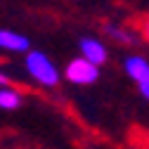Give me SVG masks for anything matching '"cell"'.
Wrapping results in <instances>:
<instances>
[{"mask_svg": "<svg viewBox=\"0 0 149 149\" xmlns=\"http://www.w3.org/2000/svg\"><path fill=\"white\" fill-rule=\"evenodd\" d=\"M81 54L85 59H90L92 64H97V66H102L107 62V57H109L104 43L97 40V38H81Z\"/></svg>", "mask_w": 149, "mask_h": 149, "instance_id": "obj_4", "label": "cell"}, {"mask_svg": "<svg viewBox=\"0 0 149 149\" xmlns=\"http://www.w3.org/2000/svg\"><path fill=\"white\" fill-rule=\"evenodd\" d=\"M10 83V78H7V73H3V71H0V85H7Z\"/></svg>", "mask_w": 149, "mask_h": 149, "instance_id": "obj_9", "label": "cell"}, {"mask_svg": "<svg viewBox=\"0 0 149 149\" xmlns=\"http://www.w3.org/2000/svg\"><path fill=\"white\" fill-rule=\"evenodd\" d=\"M137 88H140V92H142V97L149 100V71H147V76H144V78L137 81Z\"/></svg>", "mask_w": 149, "mask_h": 149, "instance_id": "obj_8", "label": "cell"}, {"mask_svg": "<svg viewBox=\"0 0 149 149\" xmlns=\"http://www.w3.org/2000/svg\"><path fill=\"white\" fill-rule=\"evenodd\" d=\"M107 36H109L114 43H118V45H137V36H135L133 31L118 26V24H109V26H107Z\"/></svg>", "mask_w": 149, "mask_h": 149, "instance_id": "obj_7", "label": "cell"}, {"mask_svg": "<svg viewBox=\"0 0 149 149\" xmlns=\"http://www.w3.org/2000/svg\"><path fill=\"white\" fill-rule=\"evenodd\" d=\"M19 107H22V92L10 88V83L0 85V109L3 111H14Z\"/></svg>", "mask_w": 149, "mask_h": 149, "instance_id": "obj_6", "label": "cell"}, {"mask_svg": "<svg viewBox=\"0 0 149 149\" xmlns=\"http://www.w3.org/2000/svg\"><path fill=\"white\" fill-rule=\"evenodd\" d=\"M123 69H125V73L133 81H140V78L147 76V71H149V59L140 57V54H130V57L123 59Z\"/></svg>", "mask_w": 149, "mask_h": 149, "instance_id": "obj_5", "label": "cell"}, {"mask_svg": "<svg viewBox=\"0 0 149 149\" xmlns=\"http://www.w3.org/2000/svg\"><path fill=\"white\" fill-rule=\"evenodd\" d=\"M26 71L31 73L33 81H38L40 85H57L59 83V71L50 62V57L40 50H29L26 52Z\"/></svg>", "mask_w": 149, "mask_h": 149, "instance_id": "obj_1", "label": "cell"}, {"mask_svg": "<svg viewBox=\"0 0 149 149\" xmlns=\"http://www.w3.org/2000/svg\"><path fill=\"white\" fill-rule=\"evenodd\" d=\"M64 76L66 81L71 83H76V85H90V83H95L100 78V66L97 64H92L90 59H85L83 54L76 59H71L64 69Z\"/></svg>", "mask_w": 149, "mask_h": 149, "instance_id": "obj_2", "label": "cell"}, {"mask_svg": "<svg viewBox=\"0 0 149 149\" xmlns=\"http://www.w3.org/2000/svg\"><path fill=\"white\" fill-rule=\"evenodd\" d=\"M144 38L149 40V17H147V22H144Z\"/></svg>", "mask_w": 149, "mask_h": 149, "instance_id": "obj_10", "label": "cell"}, {"mask_svg": "<svg viewBox=\"0 0 149 149\" xmlns=\"http://www.w3.org/2000/svg\"><path fill=\"white\" fill-rule=\"evenodd\" d=\"M0 50H5V52H29L31 43H29V38L24 33L0 29Z\"/></svg>", "mask_w": 149, "mask_h": 149, "instance_id": "obj_3", "label": "cell"}]
</instances>
